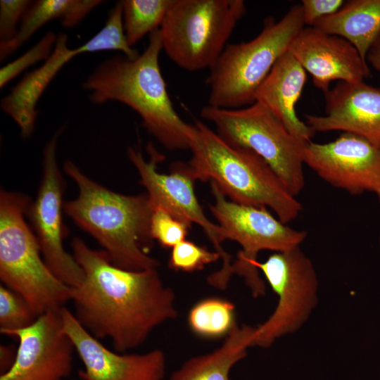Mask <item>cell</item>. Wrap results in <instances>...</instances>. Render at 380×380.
<instances>
[{
    "label": "cell",
    "instance_id": "83f0119b",
    "mask_svg": "<svg viewBox=\"0 0 380 380\" xmlns=\"http://www.w3.org/2000/svg\"><path fill=\"white\" fill-rule=\"evenodd\" d=\"M57 35L49 31L34 46L16 59L9 62L0 69V88L16 77L29 67L41 61H45L52 53Z\"/></svg>",
    "mask_w": 380,
    "mask_h": 380
},
{
    "label": "cell",
    "instance_id": "4316f807",
    "mask_svg": "<svg viewBox=\"0 0 380 380\" xmlns=\"http://www.w3.org/2000/svg\"><path fill=\"white\" fill-rule=\"evenodd\" d=\"M220 258V255L216 251L184 240L172 248L168 265L175 271L191 272L201 270Z\"/></svg>",
    "mask_w": 380,
    "mask_h": 380
},
{
    "label": "cell",
    "instance_id": "1f68e13d",
    "mask_svg": "<svg viewBox=\"0 0 380 380\" xmlns=\"http://www.w3.org/2000/svg\"><path fill=\"white\" fill-rule=\"evenodd\" d=\"M366 60L374 69L380 71V35L370 48Z\"/></svg>",
    "mask_w": 380,
    "mask_h": 380
},
{
    "label": "cell",
    "instance_id": "30bf717a",
    "mask_svg": "<svg viewBox=\"0 0 380 380\" xmlns=\"http://www.w3.org/2000/svg\"><path fill=\"white\" fill-rule=\"evenodd\" d=\"M117 51L129 58L139 53L127 41L120 1L108 13L103 27L83 44L70 48L65 33L57 35L54 49L44 63L27 73L1 101V110L18 125L23 139L31 137L38 116L37 105L42 94L65 64L84 53Z\"/></svg>",
    "mask_w": 380,
    "mask_h": 380
},
{
    "label": "cell",
    "instance_id": "52a82bcc",
    "mask_svg": "<svg viewBox=\"0 0 380 380\" xmlns=\"http://www.w3.org/2000/svg\"><path fill=\"white\" fill-rule=\"evenodd\" d=\"M246 11L242 0H172L159 28L163 50L187 71L210 69Z\"/></svg>",
    "mask_w": 380,
    "mask_h": 380
},
{
    "label": "cell",
    "instance_id": "44dd1931",
    "mask_svg": "<svg viewBox=\"0 0 380 380\" xmlns=\"http://www.w3.org/2000/svg\"><path fill=\"white\" fill-rule=\"evenodd\" d=\"M255 327L234 325L223 343L210 353L186 360L170 380H231L232 368L247 355L253 346Z\"/></svg>",
    "mask_w": 380,
    "mask_h": 380
},
{
    "label": "cell",
    "instance_id": "ba28073f",
    "mask_svg": "<svg viewBox=\"0 0 380 380\" xmlns=\"http://www.w3.org/2000/svg\"><path fill=\"white\" fill-rule=\"evenodd\" d=\"M200 114L215 125L227 142L262 158L293 196L303 189V152L308 142L291 134L265 106L258 102L239 109L206 105Z\"/></svg>",
    "mask_w": 380,
    "mask_h": 380
},
{
    "label": "cell",
    "instance_id": "e0dca14e",
    "mask_svg": "<svg viewBox=\"0 0 380 380\" xmlns=\"http://www.w3.org/2000/svg\"><path fill=\"white\" fill-rule=\"evenodd\" d=\"M289 51L324 94L333 81L360 82L370 75L368 63L349 42L314 27H305Z\"/></svg>",
    "mask_w": 380,
    "mask_h": 380
},
{
    "label": "cell",
    "instance_id": "603a6c76",
    "mask_svg": "<svg viewBox=\"0 0 380 380\" xmlns=\"http://www.w3.org/2000/svg\"><path fill=\"white\" fill-rule=\"evenodd\" d=\"M188 324L201 337L214 338L227 335L236 324L235 305L219 297L204 298L191 308Z\"/></svg>",
    "mask_w": 380,
    "mask_h": 380
},
{
    "label": "cell",
    "instance_id": "d6a6232c",
    "mask_svg": "<svg viewBox=\"0 0 380 380\" xmlns=\"http://www.w3.org/2000/svg\"><path fill=\"white\" fill-rule=\"evenodd\" d=\"M379 248H380V236H379Z\"/></svg>",
    "mask_w": 380,
    "mask_h": 380
},
{
    "label": "cell",
    "instance_id": "836d02e7",
    "mask_svg": "<svg viewBox=\"0 0 380 380\" xmlns=\"http://www.w3.org/2000/svg\"><path fill=\"white\" fill-rule=\"evenodd\" d=\"M72 380H81V379H72Z\"/></svg>",
    "mask_w": 380,
    "mask_h": 380
},
{
    "label": "cell",
    "instance_id": "484cf974",
    "mask_svg": "<svg viewBox=\"0 0 380 380\" xmlns=\"http://www.w3.org/2000/svg\"><path fill=\"white\" fill-rule=\"evenodd\" d=\"M191 225L164 208L157 207L153 210L151 217V236L162 247L172 248L186 240Z\"/></svg>",
    "mask_w": 380,
    "mask_h": 380
},
{
    "label": "cell",
    "instance_id": "7402d4cb",
    "mask_svg": "<svg viewBox=\"0 0 380 380\" xmlns=\"http://www.w3.org/2000/svg\"><path fill=\"white\" fill-rule=\"evenodd\" d=\"M101 0H37L25 12L16 36L0 42V61L11 56L42 27L53 20L70 28L78 25L91 11L103 3Z\"/></svg>",
    "mask_w": 380,
    "mask_h": 380
},
{
    "label": "cell",
    "instance_id": "4dcf8cb0",
    "mask_svg": "<svg viewBox=\"0 0 380 380\" xmlns=\"http://www.w3.org/2000/svg\"><path fill=\"white\" fill-rule=\"evenodd\" d=\"M10 346L1 345L0 347V372L3 374L8 372L13 366L17 349Z\"/></svg>",
    "mask_w": 380,
    "mask_h": 380
},
{
    "label": "cell",
    "instance_id": "f546056e",
    "mask_svg": "<svg viewBox=\"0 0 380 380\" xmlns=\"http://www.w3.org/2000/svg\"><path fill=\"white\" fill-rule=\"evenodd\" d=\"M300 4L304 23L312 27L318 19L337 12L344 3L342 0H303Z\"/></svg>",
    "mask_w": 380,
    "mask_h": 380
},
{
    "label": "cell",
    "instance_id": "277c9868",
    "mask_svg": "<svg viewBox=\"0 0 380 380\" xmlns=\"http://www.w3.org/2000/svg\"><path fill=\"white\" fill-rule=\"evenodd\" d=\"M194 125L186 166L195 181L210 180L236 203L270 208L285 224L298 216L301 203L262 158L229 144L198 120Z\"/></svg>",
    "mask_w": 380,
    "mask_h": 380
},
{
    "label": "cell",
    "instance_id": "5b68a950",
    "mask_svg": "<svg viewBox=\"0 0 380 380\" xmlns=\"http://www.w3.org/2000/svg\"><path fill=\"white\" fill-rule=\"evenodd\" d=\"M305 25L301 4H296L278 21L266 18L251 41L227 44L209 69L208 105L239 109L254 103L260 86Z\"/></svg>",
    "mask_w": 380,
    "mask_h": 380
},
{
    "label": "cell",
    "instance_id": "3957f363",
    "mask_svg": "<svg viewBox=\"0 0 380 380\" xmlns=\"http://www.w3.org/2000/svg\"><path fill=\"white\" fill-rule=\"evenodd\" d=\"M63 170L78 188L77 196L64 202V213L95 239L115 266L132 271L157 269L159 262L149 255L153 209L147 194L111 191L72 160L64 162Z\"/></svg>",
    "mask_w": 380,
    "mask_h": 380
},
{
    "label": "cell",
    "instance_id": "d6986e66",
    "mask_svg": "<svg viewBox=\"0 0 380 380\" xmlns=\"http://www.w3.org/2000/svg\"><path fill=\"white\" fill-rule=\"evenodd\" d=\"M306 80V71L288 50L260 86L255 102L269 109L295 137L307 143L316 132L298 118L295 108Z\"/></svg>",
    "mask_w": 380,
    "mask_h": 380
},
{
    "label": "cell",
    "instance_id": "8992f818",
    "mask_svg": "<svg viewBox=\"0 0 380 380\" xmlns=\"http://www.w3.org/2000/svg\"><path fill=\"white\" fill-rule=\"evenodd\" d=\"M30 198L0 192V278L22 296L39 317L59 311L71 300L72 287L61 281L42 258L38 240L25 221Z\"/></svg>",
    "mask_w": 380,
    "mask_h": 380
},
{
    "label": "cell",
    "instance_id": "4fadbf2b",
    "mask_svg": "<svg viewBox=\"0 0 380 380\" xmlns=\"http://www.w3.org/2000/svg\"><path fill=\"white\" fill-rule=\"evenodd\" d=\"M64 129V126L58 128L43 149L41 182L26 216L30 220L46 265L61 281L74 288L82 283L84 275L63 243L67 234L63 221L65 181L58 165L56 148Z\"/></svg>",
    "mask_w": 380,
    "mask_h": 380
},
{
    "label": "cell",
    "instance_id": "6da1fadb",
    "mask_svg": "<svg viewBox=\"0 0 380 380\" xmlns=\"http://www.w3.org/2000/svg\"><path fill=\"white\" fill-rule=\"evenodd\" d=\"M71 247L84 275L82 283L71 289L73 315L95 338H108L115 351L126 353L177 317L175 294L157 269L118 267L104 250L93 249L79 237L72 239Z\"/></svg>",
    "mask_w": 380,
    "mask_h": 380
},
{
    "label": "cell",
    "instance_id": "ffe728a7",
    "mask_svg": "<svg viewBox=\"0 0 380 380\" xmlns=\"http://www.w3.org/2000/svg\"><path fill=\"white\" fill-rule=\"evenodd\" d=\"M312 27L346 39L367 62V53L380 35V0L348 1Z\"/></svg>",
    "mask_w": 380,
    "mask_h": 380
},
{
    "label": "cell",
    "instance_id": "7c38bea8",
    "mask_svg": "<svg viewBox=\"0 0 380 380\" xmlns=\"http://www.w3.org/2000/svg\"><path fill=\"white\" fill-rule=\"evenodd\" d=\"M255 266L278 296L272 314L255 327L253 346L267 348L308 319L317 303L318 281L312 261L300 247L273 253Z\"/></svg>",
    "mask_w": 380,
    "mask_h": 380
},
{
    "label": "cell",
    "instance_id": "7a4b0ae2",
    "mask_svg": "<svg viewBox=\"0 0 380 380\" xmlns=\"http://www.w3.org/2000/svg\"><path fill=\"white\" fill-rule=\"evenodd\" d=\"M162 50L158 29L149 34L146 48L137 58L117 54L106 59L82 87L94 104L114 101L131 108L146 131L167 150L189 149L194 125L185 122L173 107L159 65Z\"/></svg>",
    "mask_w": 380,
    "mask_h": 380
},
{
    "label": "cell",
    "instance_id": "9c48e42d",
    "mask_svg": "<svg viewBox=\"0 0 380 380\" xmlns=\"http://www.w3.org/2000/svg\"><path fill=\"white\" fill-rule=\"evenodd\" d=\"M215 202L211 213L223 229L224 240L237 242L241 247L232 263V274L243 278L254 298L265 293V286L255 267L258 253L264 250L284 252L299 247L307 232L290 227L274 217L265 207L236 203L211 182Z\"/></svg>",
    "mask_w": 380,
    "mask_h": 380
},
{
    "label": "cell",
    "instance_id": "5bb4252c",
    "mask_svg": "<svg viewBox=\"0 0 380 380\" xmlns=\"http://www.w3.org/2000/svg\"><path fill=\"white\" fill-rule=\"evenodd\" d=\"M303 160L331 186L352 195L372 193L380 202V147L365 138L343 132L330 142L309 141Z\"/></svg>",
    "mask_w": 380,
    "mask_h": 380
},
{
    "label": "cell",
    "instance_id": "9a60e30c",
    "mask_svg": "<svg viewBox=\"0 0 380 380\" xmlns=\"http://www.w3.org/2000/svg\"><path fill=\"white\" fill-rule=\"evenodd\" d=\"M61 310L7 334L18 338L19 345L13 366L0 380H64L71 374L75 350L64 331Z\"/></svg>",
    "mask_w": 380,
    "mask_h": 380
},
{
    "label": "cell",
    "instance_id": "d4e9b609",
    "mask_svg": "<svg viewBox=\"0 0 380 380\" xmlns=\"http://www.w3.org/2000/svg\"><path fill=\"white\" fill-rule=\"evenodd\" d=\"M38 317L27 301L17 292L4 285L0 287V331L10 332L32 324Z\"/></svg>",
    "mask_w": 380,
    "mask_h": 380
},
{
    "label": "cell",
    "instance_id": "2e32d148",
    "mask_svg": "<svg viewBox=\"0 0 380 380\" xmlns=\"http://www.w3.org/2000/svg\"><path fill=\"white\" fill-rule=\"evenodd\" d=\"M65 332L83 363L81 380H163L165 356L159 349L144 353L113 351L89 333L65 308L61 310Z\"/></svg>",
    "mask_w": 380,
    "mask_h": 380
},
{
    "label": "cell",
    "instance_id": "8fae6325",
    "mask_svg": "<svg viewBox=\"0 0 380 380\" xmlns=\"http://www.w3.org/2000/svg\"><path fill=\"white\" fill-rule=\"evenodd\" d=\"M146 151L150 156L148 160L136 148L129 146L127 150V157L136 168L141 184L146 189L152 209L161 207L177 218L202 227L222 260L221 267L208 277V283L218 289H227L233 274L232 256L222 246L225 241L223 229L205 216L196 196L195 180L186 164L175 163L170 174L160 173L157 165L163 160V155L157 151L152 142L148 143Z\"/></svg>",
    "mask_w": 380,
    "mask_h": 380
},
{
    "label": "cell",
    "instance_id": "f1b7e54d",
    "mask_svg": "<svg viewBox=\"0 0 380 380\" xmlns=\"http://www.w3.org/2000/svg\"><path fill=\"white\" fill-rule=\"evenodd\" d=\"M32 3L30 0L0 1V42H8L16 36L21 20Z\"/></svg>",
    "mask_w": 380,
    "mask_h": 380
},
{
    "label": "cell",
    "instance_id": "cb8c5ba5",
    "mask_svg": "<svg viewBox=\"0 0 380 380\" xmlns=\"http://www.w3.org/2000/svg\"><path fill=\"white\" fill-rule=\"evenodd\" d=\"M172 0H122L128 44L133 47L146 34L160 28Z\"/></svg>",
    "mask_w": 380,
    "mask_h": 380
},
{
    "label": "cell",
    "instance_id": "ac0fdd59",
    "mask_svg": "<svg viewBox=\"0 0 380 380\" xmlns=\"http://www.w3.org/2000/svg\"><path fill=\"white\" fill-rule=\"evenodd\" d=\"M324 94L325 114L305 115L308 125L315 132L356 134L380 147V87L340 81Z\"/></svg>",
    "mask_w": 380,
    "mask_h": 380
}]
</instances>
